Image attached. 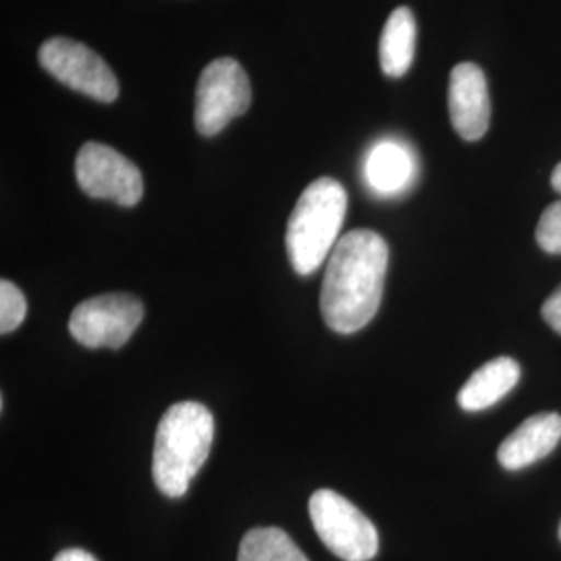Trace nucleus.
I'll use <instances>...</instances> for the list:
<instances>
[{
  "instance_id": "1",
  "label": "nucleus",
  "mask_w": 561,
  "mask_h": 561,
  "mask_svg": "<svg viewBox=\"0 0 561 561\" xmlns=\"http://www.w3.org/2000/svg\"><path fill=\"white\" fill-rule=\"evenodd\" d=\"M389 266V245L379 233L358 229L341 236L331 252L321 289L322 319L329 329L352 335L379 312Z\"/></svg>"
},
{
  "instance_id": "2",
  "label": "nucleus",
  "mask_w": 561,
  "mask_h": 561,
  "mask_svg": "<svg viewBox=\"0 0 561 561\" xmlns=\"http://www.w3.org/2000/svg\"><path fill=\"white\" fill-rule=\"evenodd\" d=\"M213 439L215 419L198 401H180L164 412L152 454V477L162 495L180 500L187 493L210 456Z\"/></svg>"
},
{
  "instance_id": "3",
  "label": "nucleus",
  "mask_w": 561,
  "mask_h": 561,
  "mask_svg": "<svg viewBox=\"0 0 561 561\" xmlns=\"http://www.w3.org/2000/svg\"><path fill=\"white\" fill-rule=\"evenodd\" d=\"M347 210V192L340 181H312L287 222V254L298 275H312L331 256L341 240Z\"/></svg>"
},
{
  "instance_id": "4",
  "label": "nucleus",
  "mask_w": 561,
  "mask_h": 561,
  "mask_svg": "<svg viewBox=\"0 0 561 561\" xmlns=\"http://www.w3.org/2000/svg\"><path fill=\"white\" fill-rule=\"evenodd\" d=\"M310 518L317 535L331 553L343 561H370L379 553V533L360 510L343 495L321 489L310 503Z\"/></svg>"
},
{
  "instance_id": "5",
  "label": "nucleus",
  "mask_w": 561,
  "mask_h": 561,
  "mask_svg": "<svg viewBox=\"0 0 561 561\" xmlns=\"http://www.w3.org/2000/svg\"><path fill=\"white\" fill-rule=\"evenodd\" d=\"M250 104V78L240 62L229 57L213 60L204 67L196 88V129L204 138H213L236 117L245 115Z\"/></svg>"
},
{
  "instance_id": "6",
  "label": "nucleus",
  "mask_w": 561,
  "mask_h": 561,
  "mask_svg": "<svg viewBox=\"0 0 561 561\" xmlns=\"http://www.w3.org/2000/svg\"><path fill=\"white\" fill-rule=\"evenodd\" d=\"M42 69L67 88L99 102H115L119 80L99 53L71 38H50L38 53Z\"/></svg>"
},
{
  "instance_id": "7",
  "label": "nucleus",
  "mask_w": 561,
  "mask_h": 561,
  "mask_svg": "<svg viewBox=\"0 0 561 561\" xmlns=\"http://www.w3.org/2000/svg\"><path fill=\"white\" fill-rule=\"evenodd\" d=\"M144 319V306L129 294H106L81 301L71 312L69 331L73 340L90 350H119Z\"/></svg>"
},
{
  "instance_id": "8",
  "label": "nucleus",
  "mask_w": 561,
  "mask_h": 561,
  "mask_svg": "<svg viewBox=\"0 0 561 561\" xmlns=\"http://www.w3.org/2000/svg\"><path fill=\"white\" fill-rule=\"evenodd\" d=\"M76 178L81 192L96 201L117 202L119 206H136L144 196L141 171L115 148L88 141L76 159Z\"/></svg>"
},
{
  "instance_id": "9",
  "label": "nucleus",
  "mask_w": 561,
  "mask_h": 561,
  "mask_svg": "<svg viewBox=\"0 0 561 561\" xmlns=\"http://www.w3.org/2000/svg\"><path fill=\"white\" fill-rule=\"evenodd\" d=\"M449 117L461 140L477 141L491 123L489 85L481 67L460 62L449 76Z\"/></svg>"
},
{
  "instance_id": "10",
  "label": "nucleus",
  "mask_w": 561,
  "mask_h": 561,
  "mask_svg": "<svg viewBox=\"0 0 561 561\" xmlns=\"http://www.w3.org/2000/svg\"><path fill=\"white\" fill-rule=\"evenodd\" d=\"M561 442L560 414H537L502 443L497 460L505 470H522L547 458Z\"/></svg>"
},
{
  "instance_id": "11",
  "label": "nucleus",
  "mask_w": 561,
  "mask_h": 561,
  "mask_svg": "<svg viewBox=\"0 0 561 561\" xmlns=\"http://www.w3.org/2000/svg\"><path fill=\"white\" fill-rule=\"evenodd\" d=\"M364 178L379 196H398L416 178L414 152L398 140L377 141L364 162Z\"/></svg>"
},
{
  "instance_id": "12",
  "label": "nucleus",
  "mask_w": 561,
  "mask_h": 561,
  "mask_svg": "<svg viewBox=\"0 0 561 561\" xmlns=\"http://www.w3.org/2000/svg\"><path fill=\"white\" fill-rule=\"evenodd\" d=\"M520 381V366L512 358H495L481 366L461 387L458 403L466 412H481L505 398Z\"/></svg>"
},
{
  "instance_id": "13",
  "label": "nucleus",
  "mask_w": 561,
  "mask_h": 561,
  "mask_svg": "<svg viewBox=\"0 0 561 561\" xmlns=\"http://www.w3.org/2000/svg\"><path fill=\"white\" fill-rule=\"evenodd\" d=\"M416 20L408 7L396 9L382 27L379 60L387 78H403L414 60Z\"/></svg>"
},
{
  "instance_id": "14",
  "label": "nucleus",
  "mask_w": 561,
  "mask_h": 561,
  "mask_svg": "<svg viewBox=\"0 0 561 561\" xmlns=\"http://www.w3.org/2000/svg\"><path fill=\"white\" fill-rule=\"evenodd\" d=\"M238 561H308V558L285 530L268 526L254 528L241 539Z\"/></svg>"
},
{
  "instance_id": "15",
  "label": "nucleus",
  "mask_w": 561,
  "mask_h": 561,
  "mask_svg": "<svg viewBox=\"0 0 561 561\" xmlns=\"http://www.w3.org/2000/svg\"><path fill=\"white\" fill-rule=\"evenodd\" d=\"M27 314V301L20 287L11 280H0V333L9 335L20 329Z\"/></svg>"
},
{
  "instance_id": "16",
  "label": "nucleus",
  "mask_w": 561,
  "mask_h": 561,
  "mask_svg": "<svg viewBox=\"0 0 561 561\" xmlns=\"http://www.w3.org/2000/svg\"><path fill=\"white\" fill-rule=\"evenodd\" d=\"M537 243L547 254H561V201L553 202L537 225Z\"/></svg>"
},
{
  "instance_id": "17",
  "label": "nucleus",
  "mask_w": 561,
  "mask_h": 561,
  "mask_svg": "<svg viewBox=\"0 0 561 561\" xmlns=\"http://www.w3.org/2000/svg\"><path fill=\"white\" fill-rule=\"evenodd\" d=\"M541 314L547 324L561 335V287L542 304Z\"/></svg>"
},
{
  "instance_id": "18",
  "label": "nucleus",
  "mask_w": 561,
  "mask_h": 561,
  "mask_svg": "<svg viewBox=\"0 0 561 561\" xmlns=\"http://www.w3.org/2000/svg\"><path fill=\"white\" fill-rule=\"evenodd\" d=\"M55 561H99L92 553L83 551V549H65L60 551Z\"/></svg>"
},
{
  "instance_id": "19",
  "label": "nucleus",
  "mask_w": 561,
  "mask_h": 561,
  "mask_svg": "<svg viewBox=\"0 0 561 561\" xmlns=\"http://www.w3.org/2000/svg\"><path fill=\"white\" fill-rule=\"evenodd\" d=\"M551 183H553L556 192H560L561 194V162L556 167V171H553V175H551Z\"/></svg>"
},
{
  "instance_id": "20",
  "label": "nucleus",
  "mask_w": 561,
  "mask_h": 561,
  "mask_svg": "<svg viewBox=\"0 0 561 561\" xmlns=\"http://www.w3.org/2000/svg\"><path fill=\"white\" fill-rule=\"evenodd\" d=\"M560 537H561V526H560Z\"/></svg>"
}]
</instances>
